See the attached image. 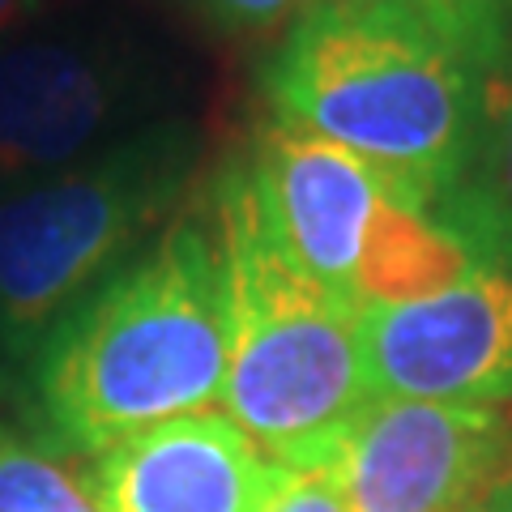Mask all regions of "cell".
Masks as SVG:
<instances>
[{"instance_id":"6da1fadb","label":"cell","mask_w":512,"mask_h":512,"mask_svg":"<svg viewBox=\"0 0 512 512\" xmlns=\"http://www.w3.org/2000/svg\"><path fill=\"white\" fill-rule=\"evenodd\" d=\"M269 103L278 124L359 154L436 210L474 124L466 13L410 0H316L269 64Z\"/></svg>"},{"instance_id":"7a4b0ae2","label":"cell","mask_w":512,"mask_h":512,"mask_svg":"<svg viewBox=\"0 0 512 512\" xmlns=\"http://www.w3.org/2000/svg\"><path fill=\"white\" fill-rule=\"evenodd\" d=\"M227 350L218 227L184 218L52 329L39 355V397L56 436L99 457L137 431L222 402Z\"/></svg>"},{"instance_id":"3957f363","label":"cell","mask_w":512,"mask_h":512,"mask_svg":"<svg viewBox=\"0 0 512 512\" xmlns=\"http://www.w3.org/2000/svg\"><path fill=\"white\" fill-rule=\"evenodd\" d=\"M231 350L222 414L286 470H329L376 402L363 367L359 308L325 291L278 248L248 167L218 184Z\"/></svg>"},{"instance_id":"277c9868","label":"cell","mask_w":512,"mask_h":512,"mask_svg":"<svg viewBox=\"0 0 512 512\" xmlns=\"http://www.w3.org/2000/svg\"><path fill=\"white\" fill-rule=\"evenodd\" d=\"M244 167L278 248L359 312L440 291L474 265L402 184L316 133L274 124Z\"/></svg>"},{"instance_id":"5b68a950","label":"cell","mask_w":512,"mask_h":512,"mask_svg":"<svg viewBox=\"0 0 512 512\" xmlns=\"http://www.w3.org/2000/svg\"><path fill=\"white\" fill-rule=\"evenodd\" d=\"M175 137H137L0 201V350L26 359L133 256L184 180Z\"/></svg>"},{"instance_id":"8992f818","label":"cell","mask_w":512,"mask_h":512,"mask_svg":"<svg viewBox=\"0 0 512 512\" xmlns=\"http://www.w3.org/2000/svg\"><path fill=\"white\" fill-rule=\"evenodd\" d=\"M372 397L512 406V274L474 261L419 299L359 312Z\"/></svg>"},{"instance_id":"52a82bcc","label":"cell","mask_w":512,"mask_h":512,"mask_svg":"<svg viewBox=\"0 0 512 512\" xmlns=\"http://www.w3.org/2000/svg\"><path fill=\"white\" fill-rule=\"evenodd\" d=\"M329 470L350 512H466L512 470V410L376 397Z\"/></svg>"},{"instance_id":"ba28073f","label":"cell","mask_w":512,"mask_h":512,"mask_svg":"<svg viewBox=\"0 0 512 512\" xmlns=\"http://www.w3.org/2000/svg\"><path fill=\"white\" fill-rule=\"evenodd\" d=\"M291 474L222 410H197L99 453L103 512H265Z\"/></svg>"},{"instance_id":"9c48e42d","label":"cell","mask_w":512,"mask_h":512,"mask_svg":"<svg viewBox=\"0 0 512 512\" xmlns=\"http://www.w3.org/2000/svg\"><path fill=\"white\" fill-rule=\"evenodd\" d=\"M116 99L107 60L73 43L0 52V180L69 171L99 141Z\"/></svg>"},{"instance_id":"30bf717a","label":"cell","mask_w":512,"mask_h":512,"mask_svg":"<svg viewBox=\"0 0 512 512\" xmlns=\"http://www.w3.org/2000/svg\"><path fill=\"white\" fill-rule=\"evenodd\" d=\"M474 39V124L457 180L431 218L474 261L512 274V0L466 9Z\"/></svg>"},{"instance_id":"8fae6325","label":"cell","mask_w":512,"mask_h":512,"mask_svg":"<svg viewBox=\"0 0 512 512\" xmlns=\"http://www.w3.org/2000/svg\"><path fill=\"white\" fill-rule=\"evenodd\" d=\"M0 512H103L94 478H77L60 457L0 431Z\"/></svg>"},{"instance_id":"7c38bea8","label":"cell","mask_w":512,"mask_h":512,"mask_svg":"<svg viewBox=\"0 0 512 512\" xmlns=\"http://www.w3.org/2000/svg\"><path fill=\"white\" fill-rule=\"evenodd\" d=\"M265 512H350L333 470H291Z\"/></svg>"},{"instance_id":"4fadbf2b","label":"cell","mask_w":512,"mask_h":512,"mask_svg":"<svg viewBox=\"0 0 512 512\" xmlns=\"http://www.w3.org/2000/svg\"><path fill=\"white\" fill-rule=\"evenodd\" d=\"M205 5L235 30H274L282 22H295L316 0H205Z\"/></svg>"},{"instance_id":"5bb4252c","label":"cell","mask_w":512,"mask_h":512,"mask_svg":"<svg viewBox=\"0 0 512 512\" xmlns=\"http://www.w3.org/2000/svg\"><path fill=\"white\" fill-rule=\"evenodd\" d=\"M26 9H30V0H0V43H5L9 30L26 18Z\"/></svg>"},{"instance_id":"9a60e30c","label":"cell","mask_w":512,"mask_h":512,"mask_svg":"<svg viewBox=\"0 0 512 512\" xmlns=\"http://www.w3.org/2000/svg\"><path fill=\"white\" fill-rule=\"evenodd\" d=\"M491 512H512V470L500 478V483H495V491L487 495V500H483Z\"/></svg>"},{"instance_id":"2e32d148","label":"cell","mask_w":512,"mask_h":512,"mask_svg":"<svg viewBox=\"0 0 512 512\" xmlns=\"http://www.w3.org/2000/svg\"><path fill=\"white\" fill-rule=\"evenodd\" d=\"M410 5H431V9H448V13H466L474 5H483V0H410Z\"/></svg>"},{"instance_id":"e0dca14e","label":"cell","mask_w":512,"mask_h":512,"mask_svg":"<svg viewBox=\"0 0 512 512\" xmlns=\"http://www.w3.org/2000/svg\"><path fill=\"white\" fill-rule=\"evenodd\" d=\"M466 512H491V508H487V504H474V508H466Z\"/></svg>"}]
</instances>
